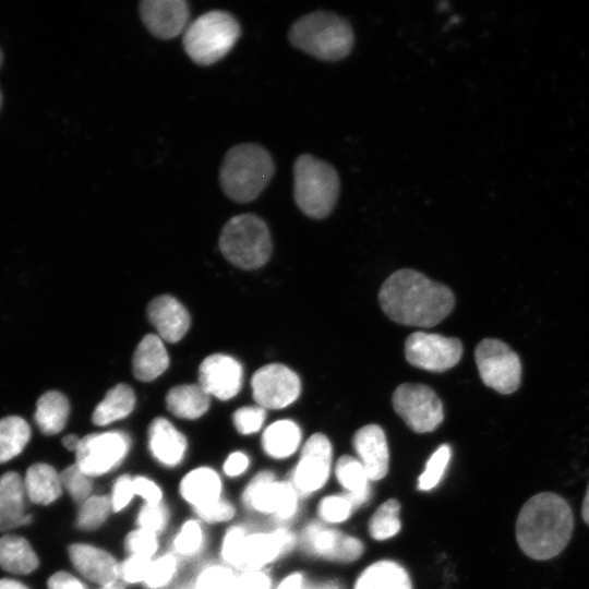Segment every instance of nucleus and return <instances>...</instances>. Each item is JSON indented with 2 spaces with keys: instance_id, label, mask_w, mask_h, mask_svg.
<instances>
[{
  "instance_id": "1",
  "label": "nucleus",
  "mask_w": 589,
  "mask_h": 589,
  "mask_svg": "<svg viewBox=\"0 0 589 589\" xmlns=\"http://www.w3.org/2000/svg\"><path fill=\"white\" fill-rule=\"evenodd\" d=\"M378 301L385 314L402 325L432 327L453 310L452 290L413 269H399L382 285Z\"/></svg>"
},
{
  "instance_id": "2",
  "label": "nucleus",
  "mask_w": 589,
  "mask_h": 589,
  "mask_svg": "<svg viewBox=\"0 0 589 589\" xmlns=\"http://www.w3.org/2000/svg\"><path fill=\"white\" fill-rule=\"evenodd\" d=\"M569 503L554 492H540L521 506L515 526L521 552L534 561H549L568 545L574 531Z\"/></svg>"
},
{
  "instance_id": "3",
  "label": "nucleus",
  "mask_w": 589,
  "mask_h": 589,
  "mask_svg": "<svg viewBox=\"0 0 589 589\" xmlns=\"http://www.w3.org/2000/svg\"><path fill=\"white\" fill-rule=\"evenodd\" d=\"M290 44L322 61H339L352 50L351 24L332 11L317 10L299 17L288 33Z\"/></svg>"
},
{
  "instance_id": "4",
  "label": "nucleus",
  "mask_w": 589,
  "mask_h": 589,
  "mask_svg": "<svg viewBox=\"0 0 589 589\" xmlns=\"http://www.w3.org/2000/svg\"><path fill=\"white\" fill-rule=\"evenodd\" d=\"M235 497L243 517L269 518L277 526H285L296 516L300 496L287 479L261 469L238 486Z\"/></svg>"
},
{
  "instance_id": "5",
  "label": "nucleus",
  "mask_w": 589,
  "mask_h": 589,
  "mask_svg": "<svg viewBox=\"0 0 589 589\" xmlns=\"http://www.w3.org/2000/svg\"><path fill=\"white\" fill-rule=\"evenodd\" d=\"M274 172V160L266 148L255 143H243L226 153L219 182L230 200L248 203L264 191Z\"/></svg>"
},
{
  "instance_id": "6",
  "label": "nucleus",
  "mask_w": 589,
  "mask_h": 589,
  "mask_svg": "<svg viewBox=\"0 0 589 589\" xmlns=\"http://www.w3.org/2000/svg\"><path fill=\"white\" fill-rule=\"evenodd\" d=\"M340 179L327 161L311 154L300 155L293 164V199L308 217L323 219L337 203Z\"/></svg>"
},
{
  "instance_id": "7",
  "label": "nucleus",
  "mask_w": 589,
  "mask_h": 589,
  "mask_svg": "<svg viewBox=\"0 0 589 589\" xmlns=\"http://www.w3.org/2000/svg\"><path fill=\"white\" fill-rule=\"evenodd\" d=\"M218 243L224 256L243 269L263 266L272 253L269 229L261 217L253 214L230 218L223 227Z\"/></svg>"
},
{
  "instance_id": "8",
  "label": "nucleus",
  "mask_w": 589,
  "mask_h": 589,
  "mask_svg": "<svg viewBox=\"0 0 589 589\" xmlns=\"http://www.w3.org/2000/svg\"><path fill=\"white\" fill-rule=\"evenodd\" d=\"M240 36L238 21L228 12L214 10L196 17L184 31L187 55L200 65H209L224 58Z\"/></svg>"
},
{
  "instance_id": "9",
  "label": "nucleus",
  "mask_w": 589,
  "mask_h": 589,
  "mask_svg": "<svg viewBox=\"0 0 589 589\" xmlns=\"http://www.w3.org/2000/svg\"><path fill=\"white\" fill-rule=\"evenodd\" d=\"M132 449L133 438L127 431L100 430L82 436L74 464L97 482H105L123 471Z\"/></svg>"
},
{
  "instance_id": "10",
  "label": "nucleus",
  "mask_w": 589,
  "mask_h": 589,
  "mask_svg": "<svg viewBox=\"0 0 589 589\" xmlns=\"http://www.w3.org/2000/svg\"><path fill=\"white\" fill-rule=\"evenodd\" d=\"M474 360L484 385L501 394H512L520 385L521 363L518 354L496 338L481 340Z\"/></svg>"
},
{
  "instance_id": "11",
  "label": "nucleus",
  "mask_w": 589,
  "mask_h": 589,
  "mask_svg": "<svg viewBox=\"0 0 589 589\" xmlns=\"http://www.w3.org/2000/svg\"><path fill=\"white\" fill-rule=\"evenodd\" d=\"M228 486L218 467L197 464L181 470L175 481L173 493L188 513H193L229 494Z\"/></svg>"
},
{
  "instance_id": "12",
  "label": "nucleus",
  "mask_w": 589,
  "mask_h": 589,
  "mask_svg": "<svg viewBox=\"0 0 589 589\" xmlns=\"http://www.w3.org/2000/svg\"><path fill=\"white\" fill-rule=\"evenodd\" d=\"M393 406L404 422L417 433L434 431L443 421L442 401L423 384L404 383L393 394Z\"/></svg>"
},
{
  "instance_id": "13",
  "label": "nucleus",
  "mask_w": 589,
  "mask_h": 589,
  "mask_svg": "<svg viewBox=\"0 0 589 589\" xmlns=\"http://www.w3.org/2000/svg\"><path fill=\"white\" fill-rule=\"evenodd\" d=\"M72 570L93 588L118 581L121 554L94 540H77L67 546Z\"/></svg>"
},
{
  "instance_id": "14",
  "label": "nucleus",
  "mask_w": 589,
  "mask_h": 589,
  "mask_svg": "<svg viewBox=\"0 0 589 589\" xmlns=\"http://www.w3.org/2000/svg\"><path fill=\"white\" fill-rule=\"evenodd\" d=\"M297 541L296 534L286 526L262 529L253 524L243 541L237 572L269 569L271 565L293 550Z\"/></svg>"
},
{
  "instance_id": "15",
  "label": "nucleus",
  "mask_w": 589,
  "mask_h": 589,
  "mask_svg": "<svg viewBox=\"0 0 589 589\" xmlns=\"http://www.w3.org/2000/svg\"><path fill=\"white\" fill-rule=\"evenodd\" d=\"M332 455V444L322 433L311 435L303 444L297 464L286 478L300 497L310 495L326 483Z\"/></svg>"
},
{
  "instance_id": "16",
  "label": "nucleus",
  "mask_w": 589,
  "mask_h": 589,
  "mask_svg": "<svg viewBox=\"0 0 589 589\" xmlns=\"http://www.w3.org/2000/svg\"><path fill=\"white\" fill-rule=\"evenodd\" d=\"M462 354V345L455 337L416 332L405 342L407 361L431 372H444L456 365Z\"/></svg>"
},
{
  "instance_id": "17",
  "label": "nucleus",
  "mask_w": 589,
  "mask_h": 589,
  "mask_svg": "<svg viewBox=\"0 0 589 589\" xmlns=\"http://www.w3.org/2000/svg\"><path fill=\"white\" fill-rule=\"evenodd\" d=\"M146 449L157 468L166 472H176L184 467L190 446L182 431L168 419L157 417L147 426Z\"/></svg>"
},
{
  "instance_id": "18",
  "label": "nucleus",
  "mask_w": 589,
  "mask_h": 589,
  "mask_svg": "<svg viewBox=\"0 0 589 589\" xmlns=\"http://www.w3.org/2000/svg\"><path fill=\"white\" fill-rule=\"evenodd\" d=\"M251 386L254 400L266 410L291 405L301 390L297 373L279 363L266 364L255 371Z\"/></svg>"
},
{
  "instance_id": "19",
  "label": "nucleus",
  "mask_w": 589,
  "mask_h": 589,
  "mask_svg": "<svg viewBox=\"0 0 589 589\" xmlns=\"http://www.w3.org/2000/svg\"><path fill=\"white\" fill-rule=\"evenodd\" d=\"M214 540L212 529L188 513L176 520L165 538V549L190 568L213 555Z\"/></svg>"
},
{
  "instance_id": "20",
  "label": "nucleus",
  "mask_w": 589,
  "mask_h": 589,
  "mask_svg": "<svg viewBox=\"0 0 589 589\" xmlns=\"http://www.w3.org/2000/svg\"><path fill=\"white\" fill-rule=\"evenodd\" d=\"M300 541L309 553L340 563L356 561L363 553L359 539L317 522L309 524L302 530Z\"/></svg>"
},
{
  "instance_id": "21",
  "label": "nucleus",
  "mask_w": 589,
  "mask_h": 589,
  "mask_svg": "<svg viewBox=\"0 0 589 589\" xmlns=\"http://www.w3.org/2000/svg\"><path fill=\"white\" fill-rule=\"evenodd\" d=\"M242 378L240 362L224 353L206 357L199 368V384L209 396L220 400L235 397L242 386Z\"/></svg>"
},
{
  "instance_id": "22",
  "label": "nucleus",
  "mask_w": 589,
  "mask_h": 589,
  "mask_svg": "<svg viewBox=\"0 0 589 589\" xmlns=\"http://www.w3.org/2000/svg\"><path fill=\"white\" fill-rule=\"evenodd\" d=\"M139 10L146 28L158 38H173L188 27L190 12L183 0H145Z\"/></svg>"
},
{
  "instance_id": "23",
  "label": "nucleus",
  "mask_w": 589,
  "mask_h": 589,
  "mask_svg": "<svg viewBox=\"0 0 589 589\" xmlns=\"http://www.w3.org/2000/svg\"><path fill=\"white\" fill-rule=\"evenodd\" d=\"M359 461L370 480L383 479L388 471L389 452L383 429L377 424L360 428L352 440Z\"/></svg>"
},
{
  "instance_id": "24",
  "label": "nucleus",
  "mask_w": 589,
  "mask_h": 589,
  "mask_svg": "<svg viewBox=\"0 0 589 589\" xmlns=\"http://www.w3.org/2000/svg\"><path fill=\"white\" fill-rule=\"evenodd\" d=\"M147 316L158 336L169 342L180 340L190 327L187 309L169 294L154 298L147 305Z\"/></svg>"
},
{
  "instance_id": "25",
  "label": "nucleus",
  "mask_w": 589,
  "mask_h": 589,
  "mask_svg": "<svg viewBox=\"0 0 589 589\" xmlns=\"http://www.w3.org/2000/svg\"><path fill=\"white\" fill-rule=\"evenodd\" d=\"M26 493L21 476L15 471L0 477V531H8L32 521L26 513Z\"/></svg>"
},
{
  "instance_id": "26",
  "label": "nucleus",
  "mask_w": 589,
  "mask_h": 589,
  "mask_svg": "<svg viewBox=\"0 0 589 589\" xmlns=\"http://www.w3.org/2000/svg\"><path fill=\"white\" fill-rule=\"evenodd\" d=\"M23 482L26 496L34 504L48 506L64 495L61 470L46 462L32 465Z\"/></svg>"
},
{
  "instance_id": "27",
  "label": "nucleus",
  "mask_w": 589,
  "mask_h": 589,
  "mask_svg": "<svg viewBox=\"0 0 589 589\" xmlns=\"http://www.w3.org/2000/svg\"><path fill=\"white\" fill-rule=\"evenodd\" d=\"M236 570L213 555L190 567L175 589H233Z\"/></svg>"
},
{
  "instance_id": "28",
  "label": "nucleus",
  "mask_w": 589,
  "mask_h": 589,
  "mask_svg": "<svg viewBox=\"0 0 589 589\" xmlns=\"http://www.w3.org/2000/svg\"><path fill=\"white\" fill-rule=\"evenodd\" d=\"M301 438V430L294 421L277 420L263 430L261 448L271 459L284 460L298 450Z\"/></svg>"
},
{
  "instance_id": "29",
  "label": "nucleus",
  "mask_w": 589,
  "mask_h": 589,
  "mask_svg": "<svg viewBox=\"0 0 589 589\" xmlns=\"http://www.w3.org/2000/svg\"><path fill=\"white\" fill-rule=\"evenodd\" d=\"M169 357L161 338L148 334L139 342L132 358V371L139 381L149 382L168 368Z\"/></svg>"
},
{
  "instance_id": "30",
  "label": "nucleus",
  "mask_w": 589,
  "mask_h": 589,
  "mask_svg": "<svg viewBox=\"0 0 589 589\" xmlns=\"http://www.w3.org/2000/svg\"><path fill=\"white\" fill-rule=\"evenodd\" d=\"M75 506L73 526L81 533L95 534L101 532L115 518L105 489H99Z\"/></svg>"
},
{
  "instance_id": "31",
  "label": "nucleus",
  "mask_w": 589,
  "mask_h": 589,
  "mask_svg": "<svg viewBox=\"0 0 589 589\" xmlns=\"http://www.w3.org/2000/svg\"><path fill=\"white\" fill-rule=\"evenodd\" d=\"M353 589H412L407 570L390 560L369 565L357 578Z\"/></svg>"
},
{
  "instance_id": "32",
  "label": "nucleus",
  "mask_w": 589,
  "mask_h": 589,
  "mask_svg": "<svg viewBox=\"0 0 589 589\" xmlns=\"http://www.w3.org/2000/svg\"><path fill=\"white\" fill-rule=\"evenodd\" d=\"M166 406L177 418L195 420L208 410L209 395L200 384H182L167 393Z\"/></svg>"
},
{
  "instance_id": "33",
  "label": "nucleus",
  "mask_w": 589,
  "mask_h": 589,
  "mask_svg": "<svg viewBox=\"0 0 589 589\" xmlns=\"http://www.w3.org/2000/svg\"><path fill=\"white\" fill-rule=\"evenodd\" d=\"M70 413L67 397L57 390L44 393L37 400L35 422L45 435L59 434L65 426Z\"/></svg>"
},
{
  "instance_id": "34",
  "label": "nucleus",
  "mask_w": 589,
  "mask_h": 589,
  "mask_svg": "<svg viewBox=\"0 0 589 589\" xmlns=\"http://www.w3.org/2000/svg\"><path fill=\"white\" fill-rule=\"evenodd\" d=\"M39 560L26 539L5 534L0 538V567L8 573L25 575L37 569Z\"/></svg>"
},
{
  "instance_id": "35",
  "label": "nucleus",
  "mask_w": 589,
  "mask_h": 589,
  "mask_svg": "<svg viewBox=\"0 0 589 589\" xmlns=\"http://www.w3.org/2000/svg\"><path fill=\"white\" fill-rule=\"evenodd\" d=\"M253 524L254 520L242 517L236 522L220 529L214 540L213 556L237 572L239 569L243 541L252 529Z\"/></svg>"
},
{
  "instance_id": "36",
  "label": "nucleus",
  "mask_w": 589,
  "mask_h": 589,
  "mask_svg": "<svg viewBox=\"0 0 589 589\" xmlns=\"http://www.w3.org/2000/svg\"><path fill=\"white\" fill-rule=\"evenodd\" d=\"M135 405L132 388L125 384H118L110 388L104 399L96 406L92 414V422L99 428H106L128 417Z\"/></svg>"
},
{
  "instance_id": "37",
  "label": "nucleus",
  "mask_w": 589,
  "mask_h": 589,
  "mask_svg": "<svg viewBox=\"0 0 589 589\" xmlns=\"http://www.w3.org/2000/svg\"><path fill=\"white\" fill-rule=\"evenodd\" d=\"M335 474L340 485L347 491L346 496L353 508L369 500L370 479L358 458L349 455L341 456L336 462Z\"/></svg>"
},
{
  "instance_id": "38",
  "label": "nucleus",
  "mask_w": 589,
  "mask_h": 589,
  "mask_svg": "<svg viewBox=\"0 0 589 589\" xmlns=\"http://www.w3.org/2000/svg\"><path fill=\"white\" fill-rule=\"evenodd\" d=\"M188 569L180 558L165 549L151 560L142 589H175Z\"/></svg>"
},
{
  "instance_id": "39",
  "label": "nucleus",
  "mask_w": 589,
  "mask_h": 589,
  "mask_svg": "<svg viewBox=\"0 0 589 589\" xmlns=\"http://www.w3.org/2000/svg\"><path fill=\"white\" fill-rule=\"evenodd\" d=\"M131 526H135L166 538L176 522V513L170 501L159 504H137L130 514Z\"/></svg>"
},
{
  "instance_id": "40",
  "label": "nucleus",
  "mask_w": 589,
  "mask_h": 589,
  "mask_svg": "<svg viewBox=\"0 0 589 589\" xmlns=\"http://www.w3.org/2000/svg\"><path fill=\"white\" fill-rule=\"evenodd\" d=\"M31 438V428L21 417L0 419V464L17 456Z\"/></svg>"
},
{
  "instance_id": "41",
  "label": "nucleus",
  "mask_w": 589,
  "mask_h": 589,
  "mask_svg": "<svg viewBox=\"0 0 589 589\" xmlns=\"http://www.w3.org/2000/svg\"><path fill=\"white\" fill-rule=\"evenodd\" d=\"M105 491L115 517L130 515L139 504L133 472L129 470H123L108 480Z\"/></svg>"
},
{
  "instance_id": "42",
  "label": "nucleus",
  "mask_w": 589,
  "mask_h": 589,
  "mask_svg": "<svg viewBox=\"0 0 589 589\" xmlns=\"http://www.w3.org/2000/svg\"><path fill=\"white\" fill-rule=\"evenodd\" d=\"M164 550V538L135 526H130L120 539V554L122 555L153 560Z\"/></svg>"
},
{
  "instance_id": "43",
  "label": "nucleus",
  "mask_w": 589,
  "mask_h": 589,
  "mask_svg": "<svg viewBox=\"0 0 589 589\" xmlns=\"http://www.w3.org/2000/svg\"><path fill=\"white\" fill-rule=\"evenodd\" d=\"M190 514L197 517L212 530H220L243 517L236 497L229 494L212 505Z\"/></svg>"
},
{
  "instance_id": "44",
  "label": "nucleus",
  "mask_w": 589,
  "mask_h": 589,
  "mask_svg": "<svg viewBox=\"0 0 589 589\" xmlns=\"http://www.w3.org/2000/svg\"><path fill=\"white\" fill-rule=\"evenodd\" d=\"M400 504L389 498L378 506L369 521V533L377 541H384L396 536L401 527Z\"/></svg>"
},
{
  "instance_id": "45",
  "label": "nucleus",
  "mask_w": 589,
  "mask_h": 589,
  "mask_svg": "<svg viewBox=\"0 0 589 589\" xmlns=\"http://www.w3.org/2000/svg\"><path fill=\"white\" fill-rule=\"evenodd\" d=\"M64 494L77 505L99 490L95 479L83 472L74 462L61 470Z\"/></svg>"
},
{
  "instance_id": "46",
  "label": "nucleus",
  "mask_w": 589,
  "mask_h": 589,
  "mask_svg": "<svg viewBox=\"0 0 589 589\" xmlns=\"http://www.w3.org/2000/svg\"><path fill=\"white\" fill-rule=\"evenodd\" d=\"M218 469L228 484L240 485L252 472L251 455L243 449H233L226 454Z\"/></svg>"
},
{
  "instance_id": "47",
  "label": "nucleus",
  "mask_w": 589,
  "mask_h": 589,
  "mask_svg": "<svg viewBox=\"0 0 589 589\" xmlns=\"http://www.w3.org/2000/svg\"><path fill=\"white\" fill-rule=\"evenodd\" d=\"M452 450L446 444L440 446L426 461L423 472L418 479V489L430 491L434 489L442 479L450 460Z\"/></svg>"
},
{
  "instance_id": "48",
  "label": "nucleus",
  "mask_w": 589,
  "mask_h": 589,
  "mask_svg": "<svg viewBox=\"0 0 589 589\" xmlns=\"http://www.w3.org/2000/svg\"><path fill=\"white\" fill-rule=\"evenodd\" d=\"M149 563L148 558L121 554L118 581L127 589H142Z\"/></svg>"
},
{
  "instance_id": "49",
  "label": "nucleus",
  "mask_w": 589,
  "mask_h": 589,
  "mask_svg": "<svg viewBox=\"0 0 589 589\" xmlns=\"http://www.w3.org/2000/svg\"><path fill=\"white\" fill-rule=\"evenodd\" d=\"M139 504H159L169 501L164 482L147 472H133Z\"/></svg>"
},
{
  "instance_id": "50",
  "label": "nucleus",
  "mask_w": 589,
  "mask_h": 589,
  "mask_svg": "<svg viewBox=\"0 0 589 589\" xmlns=\"http://www.w3.org/2000/svg\"><path fill=\"white\" fill-rule=\"evenodd\" d=\"M266 419V409L256 406H245L237 409L232 414V424L241 436H251L259 433Z\"/></svg>"
},
{
  "instance_id": "51",
  "label": "nucleus",
  "mask_w": 589,
  "mask_h": 589,
  "mask_svg": "<svg viewBox=\"0 0 589 589\" xmlns=\"http://www.w3.org/2000/svg\"><path fill=\"white\" fill-rule=\"evenodd\" d=\"M353 506L346 494L323 497L317 506L318 517L328 524L342 522L350 516Z\"/></svg>"
},
{
  "instance_id": "52",
  "label": "nucleus",
  "mask_w": 589,
  "mask_h": 589,
  "mask_svg": "<svg viewBox=\"0 0 589 589\" xmlns=\"http://www.w3.org/2000/svg\"><path fill=\"white\" fill-rule=\"evenodd\" d=\"M274 578L269 569H243L236 572L233 589H273Z\"/></svg>"
},
{
  "instance_id": "53",
  "label": "nucleus",
  "mask_w": 589,
  "mask_h": 589,
  "mask_svg": "<svg viewBox=\"0 0 589 589\" xmlns=\"http://www.w3.org/2000/svg\"><path fill=\"white\" fill-rule=\"evenodd\" d=\"M47 589H94L72 569H59L47 579Z\"/></svg>"
},
{
  "instance_id": "54",
  "label": "nucleus",
  "mask_w": 589,
  "mask_h": 589,
  "mask_svg": "<svg viewBox=\"0 0 589 589\" xmlns=\"http://www.w3.org/2000/svg\"><path fill=\"white\" fill-rule=\"evenodd\" d=\"M304 576L300 572H292L275 582L273 589H305Z\"/></svg>"
},
{
  "instance_id": "55",
  "label": "nucleus",
  "mask_w": 589,
  "mask_h": 589,
  "mask_svg": "<svg viewBox=\"0 0 589 589\" xmlns=\"http://www.w3.org/2000/svg\"><path fill=\"white\" fill-rule=\"evenodd\" d=\"M81 438L82 436L76 434H67L62 437L61 443L67 450L74 454L80 445Z\"/></svg>"
},
{
  "instance_id": "56",
  "label": "nucleus",
  "mask_w": 589,
  "mask_h": 589,
  "mask_svg": "<svg viewBox=\"0 0 589 589\" xmlns=\"http://www.w3.org/2000/svg\"><path fill=\"white\" fill-rule=\"evenodd\" d=\"M0 589H28L25 585L14 579H0Z\"/></svg>"
},
{
  "instance_id": "57",
  "label": "nucleus",
  "mask_w": 589,
  "mask_h": 589,
  "mask_svg": "<svg viewBox=\"0 0 589 589\" xmlns=\"http://www.w3.org/2000/svg\"><path fill=\"white\" fill-rule=\"evenodd\" d=\"M581 516L586 525L589 526V483L581 504Z\"/></svg>"
},
{
  "instance_id": "58",
  "label": "nucleus",
  "mask_w": 589,
  "mask_h": 589,
  "mask_svg": "<svg viewBox=\"0 0 589 589\" xmlns=\"http://www.w3.org/2000/svg\"><path fill=\"white\" fill-rule=\"evenodd\" d=\"M305 589H341V587L335 581H325L315 586L305 585Z\"/></svg>"
},
{
  "instance_id": "59",
  "label": "nucleus",
  "mask_w": 589,
  "mask_h": 589,
  "mask_svg": "<svg viewBox=\"0 0 589 589\" xmlns=\"http://www.w3.org/2000/svg\"><path fill=\"white\" fill-rule=\"evenodd\" d=\"M94 589H127V588L119 581H115L105 586L96 587Z\"/></svg>"
},
{
  "instance_id": "60",
  "label": "nucleus",
  "mask_w": 589,
  "mask_h": 589,
  "mask_svg": "<svg viewBox=\"0 0 589 589\" xmlns=\"http://www.w3.org/2000/svg\"><path fill=\"white\" fill-rule=\"evenodd\" d=\"M1 62H2V55H1V51H0V65H1Z\"/></svg>"
},
{
  "instance_id": "61",
  "label": "nucleus",
  "mask_w": 589,
  "mask_h": 589,
  "mask_svg": "<svg viewBox=\"0 0 589 589\" xmlns=\"http://www.w3.org/2000/svg\"><path fill=\"white\" fill-rule=\"evenodd\" d=\"M0 107H1V93H0Z\"/></svg>"
}]
</instances>
